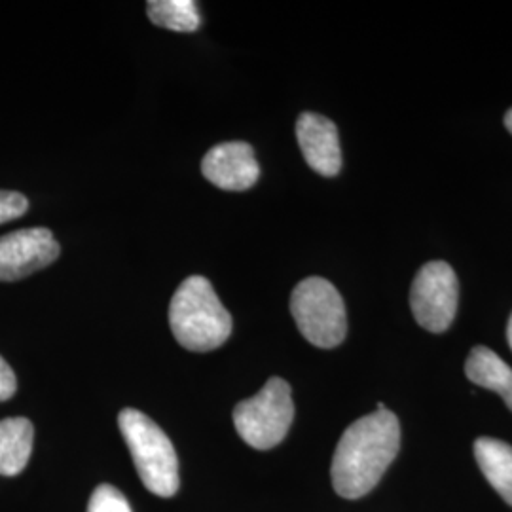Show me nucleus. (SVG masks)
Masks as SVG:
<instances>
[{
    "label": "nucleus",
    "mask_w": 512,
    "mask_h": 512,
    "mask_svg": "<svg viewBox=\"0 0 512 512\" xmlns=\"http://www.w3.org/2000/svg\"><path fill=\"white\" fill-rule=\"evenodd\" d=\"M293 420L291 385L283 378H270L255 397L234 408L236 431L255 450H272L283 442Z\"/></svg>",
    "instance_id": "39448f33"
},
{
    "label": "nucleus",
    "mask_w": 512,
    "mask_h": 512,
    "mask_svg": "<svg viewBox=\"0 0 512 512\" xmlns=\"http://www.w3.org/2000/svg\"><path fill=\"white\" fill-rule=\"evenodd\" d=\"M88 512H131L126 495L110 484H101L93 490Z\"/></svg>",
    "instance_id": "4468645a"
},
{
    "label": "nucleus",
    "mask_w": 512,
    "mask_h": 512,
    "mask_svg": "<svg viewBox=\"0 0 512 512\" xmlns=\"http://www.w3.org/2000/svg\"><path fill=\"white\" fill-rule=\"evenodd\" d=\"M169 325L177 342L190 351H213L232 334V315L222 306L209 279L186 277L169 304Z\"/></svg>",
    "instance_id": "f03ea898"
},
{
    "label": "nucleus",
    "mask_w": 512,
    "mask_h": 512,
    "mask_svg": "<svg viewBox=\"0 0 512 512\" xmlns=\"http://www.w3.org/2000/svg\"><path fill=\"white\" fill-rule=\"evenodd\" d=\"M507 338H509V346L512 349V313L511 317H509V325H507Z\"/></svg>",
    "instance_id": "a211bd4d"
},
{
    "label": "nucleus",
    "mask_w": 512,
    "mask_h": 512,
    "mask_svg": "<svg viewBox=\"0 0 512 512\" xmlns=\"http://www.w3.org/2000/svg\"><path fill=\"white\" fill-rule=\"evenodd\" d=\"M291 313L302 336L317 348H336L348 334L344 300L323 277H308L294 287Z\"/></svg>",
    "instance_id": "20e7f679"
},
{
    "label": "nucleus",
    "mask_w": 512,
    "mask_h": 512,
    "mask_svg": "<svg viewBox=\"0 0 512 512\" xmlns=\"http://www.w3.org/2000/svg\"><path fill=\"white\" fill-rule=\"evenodd\" d=\"M27 209H29V202L23 194L0 190V224L18 219L27 213Z\"/></svg>",
    "instance_id": "2eb2a0df"
},
{
    "label": "nucleus",
    "mask_w": 512,
    "mask_h": 512,
    "mask_svg": "<svg viewBox=\"0 0 512 512\" xmlns=\"http://www.w3.org/2000/svg\"><path fill=\"white\" fill-rule=\"evenodd\" d=\"M202 171L209 183L228 192L249 190L260 177L255 150L243 141L215 145L203 156Z\"/></svg>",
    "instance_id": "6e6552de"
},
{
    "label": "nucleus",
    "mask_w": 512,
    "mask_h": 512,
    "mask_svg": "<svg viewBox=\"0 0 512 512\" xmlns=\"http://www.w3.org/2000/svg\"><path fill=\"white\" fill-rule=\"evenodd\" d=\"M59 243L48 228H25L0 238V281H18L50 266Z\"/></svg>",
    "instance_id": "0eeeda50"
},
{
    "label": "nucleus",
    "mask_w": 512,
    "mask_h": 512,
    "mask_svg": "<svg viewBox=\"0 0 512 512\" xmlns=\"http://www.w3.org/2000/svg\"><path fill=\"white\" fill-rule=\"evenodd\" d=\"M296 139L306 162L323 177H334L342 169V148L336 124L327 116L304 112L296 122Z\"/></svg>",
    "instance_id": "1a4fd4ad"
},
{
    "label": "nucleus",
    "mask_w": 512,
    "mask_h": 512,
    "mask_svg": "<svg viewBox=\"0 0 512 512\" xmlns=\"http://www.w3.org/2000/svg\"><path fill=\"white\" fill-rule=\"evenodd\" d=\"M401 448V423L389 410H376L344 431L336 446L330 476L336 494L359 499L382 480Z\"/></svg>",
    "instance_id": "f257e3e1"
},
{
    "label": "nucleus",
    "mask_w": 512,
    "mask_h": 512,
    "mask_svg": "<svg viewBox=\"0 0 512 512\" xmlns=\"http://www.w3.org/2000/svg\"><path fill=\"white\" fill-rule=\"evenodd\" d=\"M35 440V427L27 418L0 421V475L16 476L27 467Z\"/></svg>",
    "instance_id": "9d476101"
},
{
    "label": "nucleus",
    "mask_w": 512,
    "mask_h": 512,
    "mask_svg": "<svg viewBox=\"0 0 512 512\" xmlns=\"http://www.w3.org/2000/svg\"><path fill=\"white\" fill-rule=\"evenodd\" d=\"M465 374L473 384L499 393L512 412V368L497 353L484 346L471 349Z\"/></svg>",
    "instance_id": "9b49d317"
},
{
    "label": "nucleus",
    "mask_w": 512,
    "mask_h": 512,
    "mask_svg": "<svg viewBox=\"0 0 512 512\" xmlns=\"http://www.w3.org/2000/svg\"><path fill=\"white\" fill-rule=\"evenodd\" d=\"M147 14L154 25L177 33H194L202 25V14L194 0H150Z\"/></svg>",
    "instance_id": "ddd939ff"
},
{
    "label": "nucleus",
    "mask_w": 512,
    "mask_h": 512,
    "mask_svg": "<svg viewBox=\"0 0 512 512\" xmlns=\"http://www.w3.org/2000/svg\"><path fill=\"white\" fill-rule=\"evenodd\" d=\"M135 469L150 494L171 497L179 490V459L175 446L147 414L124 408L118 416Z\"/></svg>",
    "instance_id": "7ed1b4c3"
},
{
    "label": "nucleus",
    "mask_w": 512,
    "mask_h": 512,
    "mask_svg": "<svg viewBox=\"0 0 512 512\" xmlns=\"http://www.w3.org/2000/svg\"><path fill=\"white\" fill-rule=\"evenodd\" d=\"M459 283L454 268L442 260L427 262L412 283L410 306L423 329L444 332L458 311Z\"/></svg>",
    "instance_id": "423d86ee"
},
{
    "label": "nucleus",
    "mask_w": 512,
    "mask_h": 512,
    "mask_svg": "<svg viewBox=\"0 0 512 512\" xmlns=\"http://www.w3.org/2000/svg\"><path fill=\"white\" fill-rule=\"evenodd\" d=\"M16 389H18L16 374H14L10 365L0 357V403L12 399Z\"/></svg>",
    "instance_id": "dca6fc26"
},
{
    "label": "nucleus",
    "mask_w": 512,
    "mask_h": 512,
    "mask_svg": "<svg viewBox=\"0 0 512 512\" xmlns=\"http://www.w3.org/2000/svg\"><path fill=\"white\" fill-rule=\"evenodd\" d=\"M505 126L509 129V133L512 135V109L505 114Z\"/></svg>",
    "instance_id": "f3484780"
},
{
    "label": "nucleus",
    "mask_w": 512,
    "mask_h": 512,
    "mask_svg": "<svg viewBox=\"0 0 512 512\" xmlns=\"http://www.w3.org/2000/svg\"><path fill=\"white\" fill-rule=\"evenodd\" d=\"M475 458L482 475L509 505H512V446L482 437L475 442Z\"/></svg>",
    "instance_id": "f8f14e48"
}]
</instances>
